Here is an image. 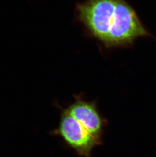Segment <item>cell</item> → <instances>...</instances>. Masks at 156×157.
<instances>
[{"label": "cell", "instance_id": "1", "mask_svg": "<svg viewBox=\"0 0 156 157\" xmlns=\"http://www.w3.org/2000/svg\"><path fill=\"white\" fill-rule=\"evenodd\" d=\"M75 16L86 35L106 49L131 47L143 37L156 40L126 0H83Z\"/></svg>", "mask_w": 156, "mask_h": 157}, {"label": "cell", "instance_id": "3", "mask_svg": "<svg viewBox=\"0 0 156 157\" xmlns=\"http://www.w3.org/2000/svg\"><path fill=\"white\" fill-rule=\"evenodd\" d=\"M74 96L75 101L65 108L66 111L92 136L103 144L102 134L108 121L99 113L96 101H86L82 94Z\"/></svg>", "mask_w": 156, "mask_h": 157}, {"label": "cell", "instance_id": "2", "mask_svg": "<svg viewBox=\"0 0 156 157\" xmlns=\"http://www.w3.org/2000/svg\"><path fill=\"white\" fill-rule=\"evenodd\" d=\"M58 106L61 110L59 125L51 133L61 137L67 146L80 157H91L93 148L102 144L92 136L65 108Z\"/></svg>", "mask_w": 156, "mask_h": 157}]
</instances>
